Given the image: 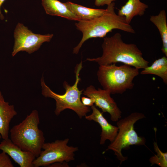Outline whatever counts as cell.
I'll use <instances>...</instances> for the list:
<instances>
[{
  "label": "cell",
  "mask_w": 167,
  "mask_h": 167,
  "mask_svg": "<svg viewBox=\"0 0 167 167\" xmlns=\"http://www.w3.org/2000/svg\"><path fill=\"white\" fill-rule=\"evenodd\" d=\"M153 147L156 155L152 156L149 161L152 165L156 164L161 167H167V152H163L159 149L156 142H154Z\"/></svg>",
  "instance_id": "ac0fdd59"
},
{
  "label": "cell",
  "mask_w": 167,
  "mask_h": 167,
  "mask_svg": "<svg viewBox=\"0 0 167 167\" xmlns=\"http://www.w3.org/2000/svg\"><path fill=\"white\" fill-rule=\"evenodd\" d=\"M6 0H0V18L2 19H4V17L3 15L1 13V8L3 3Z\"/></svg>",
  "instance_id": "603a6c76"
},
{
  "label": "cell",
  "mask_w": 167,
  "mask_h": 167,
  "mask_svg": "<svg viewBox=\"0 0 167 167\" xmlns=\"http://www.w3.org/2000/svg\"><path fill=\"white\" fill-rule=\"evenodd\" d=\"M101 47L103 53L101 56L87 58L86 60L96 62L99 66L121 62L139 69L148 66L149 62L143 58L137 46L124 42L119 33L104 38Z\"/></svg>",
  "instance_id": "6da1fadb"
},
{
  "label": "cell",
  "mask_w": 167,
  "mask_h": 167,
  "mask_svg": "<svg viewBox=\"0 0 167 167\" xmlns=\"http://www.w3.org/2000/svg\"><path fill=\"white\" fill-rule=\"evenodd\" d=\"M38 111L32 110L19 123L10 129V139L22 150L32 153L36 157L42 149L45 140L42 131L39 128Z\"/></svg>",
  "instance_id": "277c9868"
},
{
  "label": "cell",
  "mask_w": 167,
  "mask_h": 167,
  "mask_svg": "<svg viewBox=\"0 0 167 167\" xmlns=\"http://www.w3.org/2000/svg\"><path fill=\"white\" fill-rule=\"evenodd\" d=\"M42 5L46 14L57 16L68 20L79 21L80 19L65 5L58 0H42Z\"/></svg>",
  "instance_id": "7c38bea8"
},
{
  "label": "cell",
  "mask_w": 167,
  "mask_h": 167,
  "mask_svg": "<svg viewBox=\"0 0 167 167\" xmlns=\"http://www.w3.org/2000/svg\"><path fill=\"white\" fill-rule=\"evenodd\" d=\"M149 19L159 30L162 42L161 50L167 57V23L165 11L161 10L158 15L150 16Z\"/></svg>",
  "instance_id": "2e32d148"
},
{
  "label": "cell",
  "mask_w": 167,
  "mask_h": 167,
  "mask_svg": "<svg viewBox=\"0 0 167 167\" xmlns=\"http://www.w3.org/2000/svg\"><path fill=\"white\" fill-rule=\"evenodd\" d=\"M2 95L1 92L0 91V97H1Z\"/></svg>",
  "instance_id": "cb8c5ba5"
},
{
  "label": "cell",
  "mask_w": 167,
  "mask_h": 167,
  "mask_svg": "<svg viewBox=\"0 0 167 167\" xmlns=\"http://www.w3.org/2000/svg\"><path fill=\"white\" fill-rule=\"evenodd\" d=\"M92 113L85 116V118L89 121H93L98 123L101 126L102 131L101 135L100 143L105 144V141L109 140L112 142L115 138L118 133V126H113L107 121L103 115L102 113L98 110L95 105L91 106Z\"/></svg>",
  "instance_id": "8fae6325"
},
{
  "label": "cell",
  "mask_w": 167,
  "mask_h": 167,
  "mask_svg": "<svg viewBox=\"0 0 167 167\" xmlns=\"http://www.w3.org/2000/svg\"><path fill=\"white\" fill-rule=\"evenodd\" d=\"M116 0H95L94 4L97 6H102L105 5L107 6Z\"/></svg>",
  "instance_id": "44dd1931"
},
{
  "label": "cell",
  "mask_w": 167,
  "mask_h": 167,
  "mask_svg": "<svg viewBox=\"0 0 167 167\" xmlns=\"http://www.w3.org/2000/svg\"><path fill=\"white\" fill-rule=\"evenodd\" d=\"M2 138V136L0 134V139Z\"/></svg>",
  "instance_id": "d4e9b609"
},
{
  "label": "cell",
  "mask_w": 167,
  "mask_h": 167,
  "mask_svg": "<svg viewBox=\"0 0 167 167\" xmlns=\"http://www.w3.org/2000/svg\"><path fill=\"white\" fill-rule=\"evenodd\" d=\"M0 150L10 156L20 167H34L35 156L30 152L22 150L9 138L0 143Z\"/></svg>",
  "instance_id": "30bf717a"
},
{
  "label": "cell",
  "mask_w": 167,
  "mask_h": 167,
  "mask_svg": "<svg viewBox=\"0 0 167 167\" xmlns=\"http://www.w3.org/2000/svg\"><path fill=\"white\" fill-rule=\"evenodd\" d=\"M53 34L45 35L35 34L22 23H19L14 30L15 42L12 56H15L20 51L29 54L37 50L45 42H49Z\"/></svg>",
  "instance_id": "ba28073f"
},
{
  "label": "cell",
  "mask_w": 167,
  "mask_h": 167,
  "mask_svg": "<svg viewBox=\"0 0 167 167\" xmlns=\"http://www.w3.org/2000/svg\"><path fill=\"white\" fill-rule=\"evenodd\" d=\"M83 92L85 96L94 98L95 106L101 109L103 112L109 113L112 121L117 122L121 118L122 112L109 92L100 88L96 89L91 85Z\"/></svg>",
  "instance_id": "9c48e42d"
},
{
  "label": "cell",
  "mask_w": 167,
  "mask_h": 167,
  "mask_svg": "<svg viewBox=\"0 0 167 167\" xmlns=\"http://www.w3.org/2000/svg\"><path fill=\"white\" fill-rule=\"evenodd\" d=\"M81 101L83 104L87 106H91L95 103V100L93 98L82 97L81 98Z\"/></svg>",
  "instance_id": "ffe728a7"
},
{
  "label": "cell",
  "mask_w": 167,
  "mask_h": 167,
  "mask_svg": "<svg viewBox=\"0 0 167 167\" xmlns=\"http://www.w3.org/2000/svg\"><path fill=\"white\" fill-rule=\"evenodd\" d=\"M67 162L65 161L62 162H56L49 165L48 167H69Z\"/></svg>",
  "instance_id": "7402d4cb"
},
{
  "label": "cell",
  "mask_w": 167,
  "mask_h": 167,
  "mask_svg": "<svg viewBox=\"0 0 167 167\" xmlns=\"http://www.w3.org/2000/svg\"><path fill=\"white\" fill-rule=\"evenodd\" d=\"M114 2L107 5L106 12L102 15L89 20H80L75 23L76 28L82 33V38L73 49V53L77 54L82 45L88 40L104 37L115 29L135 33L132 26L126 23L124 17L117 14Z\"/></svg>",
  "instance_id": "7a4b0ae2"
},
{
  "label": "cell",
  "mask_w": 167,
  "mask_h": 167,
  "mask_svg": "<svg viewBox=\"0 0 167 167\" xmlns=\"http://www.w3.org/2000/svg\"><path fill=\"white\" fill-rule=\"evenodd\" d=\"M68 8L82 20H89L103 15L106 9L90 8L70 2L65 3Z\"/></svg>",
  "instance_id": "9a60e30c"
},
{
  "label": "cell",
  "mask_w": 167,
  "mask_h": 167,
  "mask_svg": "<svg viewBox=\"0 0 167 167\" xmlns=\"http://www.w3.org/2000/svg\"><path fill=\"white\" fill-rule=\"evenodd\" d=\"M145 117L143 113L135 112L117 121L118 133L106 150L113 151L120 164L128 159L127 157L122 155V149L128 148L131 145L141 146L145 144L146 139L138 135L134 125L138 121Z\"/></svg>",
  "instance_id": "8992f818"
},
{
  "label": "cell",
  "mask_w": 167,
  "mask_h": 167,
  "mask_svg": "<svg viewBox=\"0 0 167 167\" xmlns=\"http://www.w3.org/2000/svg\"><path fill=\"white\" fill-rule=\"evenodd\" d=\"M142 75L152 74L162 79L167 84V58L165 56L156 60L150 66H147L140 72Z\"/></svg>",
  "instance_id": "e0dca14e"
},
{
  "label": "cell",
  "mask_w": 167,
  "mask_h": 167,
  "mask_svg": "<svg viewBox=\"0 0 167 167\" xmlns=\"http://www.w3.org/2000/svg\"><path fill=\"white\" fill-rule=\"evenodd\" d=\"M83 68L82 62L76 65L75 67V80L73 85L71 86L66 81L63 83V86L65 92L63 94H59L53 92L45 84L43 76L41 80L42 94L46 97L54 99L56 101L55 115H59L64 110L69 109L75 112L80 119L86 115L91 111L89 106L84 105L81 100V96L84 89L79 90L78 87L81 80L79 73Z\"/></svg>",
  "instance_id": "3957f363"
},
{
  "label": "cell",
  "mask_w": 167,
  "mask_h": 167,
  "mask_svg": "<svg viewBox=\"0 0 167 167\" xmlns=\"http://www.w3.org/2000/svg\"><path fill=\"white\" fill-rule=\"evenodd\" d=\"M9 155L2 151L0 153V167H14Z\"/></svg>",
  "instance_id": "d6986e66"
},
{
  "label": "cell",
  "mask_w": 167,
  "mask_h": 167,
  "mask_svg": "<svg viewBox=\"0 0 167 167\" xmlns=\"http://www.w3.org/2000/svg\"><path fill=\"white\" fill-rule=\"evenodd\" d=\"M69 139L57 140L51 143H44L43 150L34 160V167L48 166L56 162H68L75 159V152L78 148L68 145Z\"/></svg>",
  "instance_id": "52a82bcc"
},
{
  "label": "cell",
  "mask_w": 167,
  "mask_h": 167,
  "mask_svg": "<svg viewBox=\"0 0 167 167\" xmlns=\"http://www.w3.org/2000/svg\"><path fill=\"white\" fill-rule=\"evenodd\" d=\"M148 6L140 0H128L119 10L118 15L124 17L126 23L130 24L134 17L143 15Z\"/></svg>",
  "instance_id": "5bb4252c"
},
{
  "label": "cell",
  "mask_w": 167,
  "mask_h": 167,
  "mask_svg": "<svg viewBox=\"0 0 167 167\" xmlns=\"http://www.w3.org/2000/svg\"><path fill=\"white\" fill-rule=\"evenodd\" d=\"M17 114L14 105L5 101L2 95L0 97V134L3 139L9 138L10 123Z\"/></svg>",
  "instance_id": "4fadbf2b"
},
{
  "label": "cell",
  "mask_w": 167,
  "mask_h": 167,
  "mask_svg": "<svg viewBox=\"0 0 167 167\" xmlns=\"http://www.w3.org/2000/svg\"><path fill=\"white\" fill-rule=\"evenodd\" d=\"M139 69L124 64L113 63L99 66L97 75L104 89L111 94H122L134 87V79L139 74Z\"/></svg>",
  "instance_id": "5b68a950"
}]
</instances>
